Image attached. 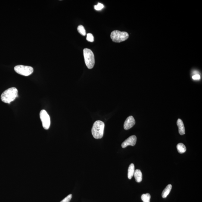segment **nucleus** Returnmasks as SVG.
<instances>
[{
    "mask_svg": "<svg viewBox=\"0 0 202 202\" xmlns=\"http://www.w3.org/2000/svg\"><path fill=\"white\" fill-rule=\"evenodd\" d=\"M137 141L136 136L135 135H132L125 140L122 144V148H125L128 146H134L136 144Z\"/></svg>",
    "mask_w": 202,
    "mask_h": 202,
    "instance_id": "obj_7",
    "label": "nucleus"
},
{
    "mask_svg": "<svg viewBox=\"0 0 202 202\" xmlns=\"http://www.w3.org/2000/svg\"><path fill=\"white\" fill-rule=\"evenodd\" d=\"M135 181L137 182L140 183L142 180V174L141 171L139 169H137L135 170L134 175Z\"/></svg>",
    "mask_w": 202,
    "mask_h": 202,
    "instance_id": "obj_10",
    "label": "nucleus"
},
{
    "mask_svg": "<svg viewBox=\"0 0 202 202\" xmlns=\"http://www.w3.org/2000/svg\"><path fill=\"white\" fill-rule=\"evenodd\" d=\"M77 30L79 33L83 36H85L86 35V31H85L84 27L82 25H79L78 27Z\"/></svg>",
    "mask_w": 202,
    "mask_h": 202,
    "instance_id": "obj_15",
    "label": "nucleus"
},
{
    "mask_svg": "<svg viewBox=\"0 0 202 202\" xmlns=\"http://www.w3.org/2000/svg\"><path fill=\"white\" fill-rule=\"evenodd\" d=\"M18 97V90L12 87L6 90L1 95V100L5 103L10 104Z\"/></svg>",
    "mask_w": 202,
    "mask_h": 202,
    "instance_id": "obj_1",
    "label": "nucleus"
},
{
    "mask_svg": "<svg viewBox=\"0 0 202 202\" xmlns=\"http://www.w3.org/2000/svg\"><path fill=\"white\" fill-rule=\"evenodd\" d=\"M178 128H179V132L180 135H185V126L183 121L180 119H178L177 122Z\"/></svg>",
    "mask_w": 202,
    "mask_h": 202,
    "instance_id": "obj_9",
    "label": "nucleus"
},
{
    "mask_svg": "<svg viewBox=\"0 0 202 202\" xmlns=\"http://www.w3.org/2000/svg\"><path fill=\"white\" fill-rule=\"evenodd\" d=\"M135 172V165L133 164H131L129 165L128 169V177L129 179H131L133 176Z\"/></svg>",
    "mask_w": 202,
    "mask_h": 202,
    "instance_id": "obj_11",
    "label": "nucleus"
},
{
    "mask_svg": "<svg viewBox=\"0 0 202 202\" xmlns=\"http://www.w3.org/2000/svg\"><path fill=\"white\" fill-rule=\"evenodd\" d=\"M177 149L178 152L180 154H183L186 150V147L184 144L182 143H179L177 145Z\"/></svg>",
    "mask_w": 202,
    "mask_h": 202,
    "instance_id": "obj_13",
    "label": "nucleus"
},
{
    "mask_svg": "<svg viewBox=\"0 0 202 202\" xmlns=\"http://www.w3.org/2000/svg\"><path fill=\"white\" fill-rule=\"evenodd\" d=\"M87 40L89 42H93L94 41V36L92 34L88 33L87 35Z\"/></svg>",
    "mask_w": 202,
    "mask_h": 202,
    "instance_id": "obj_16",
    "label": "nucleus"
},
{
    "mask_svg": "<svg viewBox=\"0 0 202 202\" xmlns=\"http://www.w3.org/2000/svg\"><path fill=\"white\" fill-rule=\"evenodd\" d=\"M104 8V5L100 3H98L97 5H95L94 6V8L97 11H99L102 9Z\"/></svg>",
    "mask_w": 202,
    "mask_h": 202,
    "instance_id": "obj_17",
    "label": "nucleus"
},
{
    "mask_svg": "<svg viewBox=\"0 0 202 202\" xmlns=\"http://www.w3.org/2000/svg\"><path fill=\"white\" fill-rule=\"evenodd\" d=\"M104 124L101 121H97L94 122L91 129L92 135L95 139L102 138L104 134Z\"/></svg>",
    "mask_w": 202,
    "mask_h": 202,
    "instance_id": "obj_2",
    "label": "nucleus"
},
{
    "mask_svg": "<svg viewBox=\"0 0 202 202\" xmlns=\"http://www.w3.org/2000/svg\"><path fill=\"white\" fill-rule=\"evenodd\" d=\"M14 70L19 74L28 76L33 72V68L29 66L17 65L14 67Z\"/></svg>",
    "mask_w": 202,
    "mask_h": 202,
    "instance_id": "obj_5",
    "label": "nucleus"
},
{
    "mask_svg": "<svg viewBox=\"0 0 202 202\" xmlns=\"http://www.w3.org/2000/svg\"><path fill=\"white\" fill-rule=\"evenodd\" d=\"M83 53L85 64L88 69H92L95 64L93 53L91 50L88 48H85L83 50Z\"/></svg>",
    "mask_w": 202,
    "mask_h": 202,
    "instance_id": "obj_3",
    "label": "nucleus"
},
{
    "mask_svg": "<svg viewBox=\"0 0 202 202\" xmlns=\"http://www.w3.org/2000/svg\"><path fill=\"white\" fill-rule=\"evenodd\" d=\"M72 198V195H69L60 202H70V200H71Z\"/></svg>",
    "mask_w": 202,
    "mask_h": 202,
    "instance_id": "obj_18",
    "label": "nucleus"
},
{
    "mask_svg": "<svg viewBox=\"0 0 202 202\" xmlns=\"http://www.w3.org/2000/svg\"><path fill=\"white\" fill-rule=\"evenodd\" d=\"M150 195L149 193L146 194H143L141 196V200L144 202H150Z\"/></svg>",
    "mask_w": 202,
    "mask_h": 202,
    "instance_id": "obj_14",
    "label": "nucleus"
},
{
    "mask_svg": "<svg viewBox=\"0 0 202 202\" xmlns=\"http://www.w3.org/2000/svg\"><path fill=\"white\" fill-rule=\"evenodd\" d=\"M192 78L194 80H200L201 78L200 76L198 74L194 75Z\"/></svg>",
    "mask_w": 202,
    "mask_h": 202,
    "instance_id": "obj_19",
    "label": "nucleus"
},
{
    "mask_svg": "<svg viewBox=\"0 0 202 202\" xmlns=\"http://www.w3.org/2000/svg\"><path fill=\"white\" fill-rule=\"evenodd\" d=\"M135 119L133 116H130L128 117L124 123V127L125 130H128L132 128L135 124Z\"/></svg>",
    "mask_w": 202,
    "mask_h": 202,
    "instance_id": "obj_8",
    "label": "nucleus"
},
{
    "mask_svg": "<svg viewBox=\"0 0 202 202\" xmlns=\"http://www.w3.org/2000/svg\"><path fill=\"white\" fill-rule=\"evenodd\" d=\"M110 37L113 42L119 43L129 38V35L127 32L114 30L112 32Z\"/></svg>",
    "mask_w": 202,
    "mask_h": 202,
    "instance_id": "obj_4",
    "label": "nucleus"
},
{
    "mask_svg": "<svg viewBox=\"0 0 202 202\" xmlns=\"http://www.w3.org/2000/svg\"><path fill=\"white\" fill-rule=\"evenodd\" d=\"M172 185L169 184L164 189L162 193V197L163 198H166L169 195L172 190Z\"/></svg>",
    "mask_w": 202,
    "mask_h": 202,
    "instance_id": "obj_12",
    "label": "nucleus"
},
{
    "mask_svg": "<svg viewBox=\"0 0 202 202\" xmlns=\"http://www.w3.org/2000/svg\"><path fill=\"white\" fill-rule=\"evenodd\" d=\"M40 117L42 121L43 127L45 129H48L50 127V117L45 110H42L40 113Z\"/></svg>",
    "mask_w": 202,
    "mask_h": 202,
    "instance_id": "obj_6",
    "label": "nucleus"
}]
</instances>
